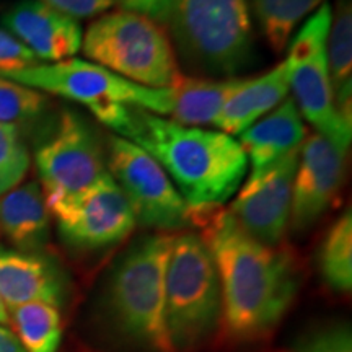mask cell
Returning <instances> with one entry per match:
<instances>
[{"instance_id": "16", "label": "cell", "mask_w": 352, "mask_h": 352, "mask_svg": "<svg viewBox=\"0 0 352 352\" xmlns=\"http://www.w3.org/2000/svg\"><path fill=\"white\" fill-rule=\"evenodd\" d=\"M290 70L287 60L256 78H243L220 109L214 126L228 135H240L287 98Z\"/></svg>"}, {"instance_id": "7", "label": "cell", "mask_w": 352, "mask_h": 352, "mask_svg": "<svg viewBox=\"0 0 352 352\" xmlns=\"http://www.w3.org/2000/svg\"><path fill=\"white\" fill-rule=\"evenodd\" d=\"M8 80L76 101L94 114L103 107L122 103L145 111L168 114V88H148L126 80L91 60L67 59L60 63L36 64L16 72L0 74Z\"/></svg>"}, {"instance_id": "10", "label": "cell", "mask_w": 352, "mask_h": 352, "mask_svg": "<svg viewBox=\"0 0 352 352\" xmlns=\"http://www.w3.org/2000/svg\"><path fill=\"white\" fill-rule=\"evenodd\" d=\"M34 164L46 206L80 195L108 173L95 131L72 109L60 113L54 129L38 145Z\"/></svg>"}, {"instance_id": "28", "label": "cell", "mask_w": 352, "mask_h": 352, "mask_svg": "<svg viewBox=\"0 0 352 352\" xmlns=\"http://www.w3.org/2000/svg\"><path fill=\"white\" fill-rule=\"evenodd\" d=\"M39 2L78 21L103 15L116 3V0H39Z\"/></svg>"}, {"instance_id": "2", "label": "cell", "mask_w": 352, "mask_h": 352, "mask_svg": "<svg viewBox=\"0 0 352 352\" xmlns=\"http://www.w3.org/2000/svg\"><path fill=\"white\" fill-rule=\"evenodd\" d=\"M114 132L155 158L196 219L230 199L248 168L239 140L226 132L182 126L135 107H127Z\"/></svg>"}, {"instance_id": "19", "label": "cell", "mask_w": 352, "mask_h": 352, "mask_svg": "<svg viewBox=\"0 0 352 352\" xmlns=\"http://www.w3.org/2000/svg\"><path fill=\"white\" fill-rule=\"evenodd\" d=\"M243 78H192L179 76L168 87V120L182 126H214L220 109Z\"/></svg>"}, {"instance_id": "1", "label": "cell", "mask_w": 352, "mask_h": 352, "mask_svg": "<svg viewBox=\"0 0 352 352\" xmlns=\"http://www.w3.org/2000/svg\"><path fill=\"white\" fill-rule=\"evenodd\" d=\"M196 223L217 266L226 333L240 342L263 340L287 315L300 289L296 258L253 239L228 210H209Z\"/></svg>"}, {"instance_id": "9", "label": "cell", "mask_w": 352, "mask_h": 352, "mask_svg": "<svg viewBox=\"0 0 352 352\" xmlns=\"http://www.w3.org/2000/svg\"><path fill=\"white\" fill-rule=\"evenodd\" d=\"M107 165L142 226L166 233L195 223V212L170 176L139 145L120 135L108 138Z\"/></svg>"}, {"instance_id": "4", "label": "cell", "mask_w": 352, "mask_h": 352, "mask_svg": "<svg viewBox=\"0 0 352 352\" xmlns=\"http://www.w3.org/2000/svg\"><path fill=\"white\" fill-rule=\"evenodd\" d=\"M165 316L175 352L196 351L222 320L217 266L196 233L175 235L165 274Z\"/></svg>"}, {"instance_id": "3", "label": "cell", "mask_w": 352, "mask_h": 352, "mask_svg": "<svg viewBox=\"0 0 352 352\" xmlns=\"http://www.w3.org/2000/svg\"><path fill=\"white\" fill-rule=\"evenodd\" d=\"M175 235L135 241L116 263L104 292V311L126 342L142 352H175L165 316V274Z\"/></svg>"}, {"instance_id": "22", "label": "cell", "mask_w": 352, "mask_h": 352, "mask_svg": "<svg viewBox=\"0 0 352 352\" xmlns=\"http://www.w3.org/2000/svg\"><path fill=\"white\" fill-rule=\"evenodd\" d=\"M320 272L334 292L349 294L352 289V212L347 209L329 227L320 246Z\"/></svg>"}, {"instance_id": "6", "label": "cell", "mask_w": 352, "mask_h": 352, "mask_svg": "<svg viewBox=\"0 0 352 352\" xmlns=\"http://www.w3.org/2000/svg\"><path fill=\"white\" fill-rule=\"evenodd\" d=\"M168 26L192 67L233 76L250 63L253 30L248 0H178Z\"/></svg>"}, {"instance_id": "27", "label": "cell", "mask_w": 352, "mask_h": 352, "mask_svg": "<svg viewBox=\"0 0 352 352\" xmlns=\"http://www.w3.org/2000/svg\"><path fill=\"white\" fill-rule=\"evenodd\" d=\"M36 64H39V59L20 39L0 28V74L16 72Z\"/></svg>"}, {"instance_id": "11", "label": "cell", "mask_w": 352, "mask_h": 352, "mask_svg": "<svg viewBox=\"0 0 352 352\" xmlns=\"http://www.w3.org/2000/svg\"><path fill=\"white\" fill-rule=\"evenodd\" d=\"M64 241L83 252L109 248L134 232V210L107 173L80 195L47 206Z\"/></svg>"}, {"instance_id": "17", "label": "cell", "mask_w": 352, "mask_h": 352, "mask_svg": "<svg viewBox=\"0 0 352 352\" xmlns=\"http://www.w3.org/2000/svg\"><path fill=\"white\" fill-rule=\"evenodd\" d=\"M305 139L307 127L302 114L292 98H285L270 114L241 132L239 144L253 170H259L298 151Z\"/></svg>"}, {"instance_id": "31", "label": "cell", "mask_w": 352, "mask_h": 352, "mask_svg": "<svg viewBox=\"0 0 352 352\" xmlns=\"http://www.w3.org/2000/svg\"><path fill=\"white\" fill-rule=\"evenodd\" d=\"M0 324L2 327H8L10 323V314H8V308L6 303H3L2 298H0Z\"/></svg>"}, {"instance_id": "23", "label": "cell", "mask_w": 352, "mask_h": 352, "mask_svg": "<svg viewBox=\"0 0 352 352\" xmlns=\"http://www.w3.org/2000/svg\"><path fill=\"white\" fill-rule=\"evenodd\" d=\"M323 3L324 0H253V8L264 38L279 54L289 46L298 23Z\"/></svg>"}, {"instance_id": "30", "label": "cell", "mask_w": 352, "mask_h": 352, "mask_svg": "<svg viewBox=\"0 0 352 352\" xmlns=\"http://www.w3.org/2000/svg\"><path fill=\"white\" fill-rule=\"evenodd\" d=\"M0 352H26L16 334L2 324H0Z\"/></svg>"}, {"instance_id": "5", "label": "cell", "mask_w": 352, "mask_h": 352, "mask_svg": "<svg viewBox=\"0 0 352 352\" xmlns=\"http://www.w3.org/2000/svg\"><path fill=\"white\" fill-rule=\"evenodd\" d=\"M91 63L148 88H168L182 76L164 26L138 13L118 10L88 25L82 47Z\"/></svg>"}, {"instance_id": "20", "label": "cell", "mask_w": 352, "mask_h": 352, "mask_svg": "<svg viewBox=\"0 0 352 352\" xmlns=\"http://www.w3.org/2000/svg\"><path fill=\"white\" fill-rule=\"evenodd\" d=\"M327 59L334 108L352 127V3L336 0L327 39Z\"/></svg>"}, {"instance_id": "29", "label": "cell", "mask_w": 352, "mask_h": 352, "mask_svg": "<svg viewBox=\"0 0 352 352\" xmlns=\"http://www.w3.org/2000/svg\"><path fill=\"white\" fill-rule=\"evenodd\" d=\"M122 10L138 13L158 25H170L178 0H118Z\"/></svg>"}, {"instance_id": "18", "label": "cell", "mask_w": 352, "mask_h": 352, "mask_svg": "<svg viewBox=\"0 0 352 352\" xmlns=\"http://www.w3.org/2000/svg\"><path fill=\"white\" fill-rule=\"evenodd\" d=\"M51 212L39 183L19 184L0 196V232L20 252H39L50 240Z\"/></svg>"}, {"instance_id": "14", "label": "cell", "mask_w": 352, "mask_h": 352, "mask_svg": "<svg viewBox=\"0 0 352 352\" xmlns=\"http://www.w3.org/2000/svg\"><path fill=\"white\" fill-rule=\"evenodd\" d=\"M2 25L46 63L72 59L82 47L80 23L39 0L16 2L2 15Z\"/></svg>"}, {"instance_id": "26", "label": "cell", "mask_w": 352, "mask_h": 352, "mask_svg": "<svg viewBox=\"0 0 352 352\" xmlns=\"http://www.w3.org/2000/svg\"><path fill=\"white\" fill-rule=\"evenodd\" d=\"M294 352H352L349 323H329L311 329L297 341Z\"/></svg>"}, {"instance_id": "12", "label": "cell", "mask_w": 352, "mask_h": 352, "mask_svg": "<svg viewBox=\"0 0 352 352\" xmlns=\"http://www.w3.org/2000/svg\"><path fill=\"white\" fill-rule=\"evenodd\" d=\"M298 152L253 170L228 209L240 227L264 245L279 246L289 228Z\"/></svg>"}, {"instance_id": "24", "label": "cell", "mask_w": 352, "mask_h": 352, "mask_svg": "<svg viewBox=\"0 0 352 352\" xmlns=\"http://www.w3.org/2000/svg\"><path fill=\"white\" fill-rule=\"evenodd\" d=\"M50 108L41 91L0 76V122L19 127L41 120Z\"/></svg>"}, {"instance_id": "15", "label": "cell", "mask_w": 352, "mask_h": 352, "mask_svg": "<svg viewBox=\"0 0 352 352\" xmlns=\"http://www.w3.org/2000/svg\"><path fill=\"white\" fill-rule=\"evenodd\" d=\"M67 292V277L51 258L0 246V298L8 310L30 302L59 307Z\"/></svg>"}, {"instance_id": "21", "label": "cell", "mask_w": 352, "mask_h": 352, "mask_svg": "<svg viewBox=\"0 0 352 352\" xmlns=\"http://www.w3.org/2000/svg\"><path fill=\"white\" fill-rule=\"evenodd\" d=\"M16 338L26 352H57L63 341V316L59 307L30 302L8 310Z\"/></svg>"}, {"instance_id": "25", "label": "cell", "mask_w": 352, "mask_h": 352, "mask_svg": "<svg viewBox=\"0 0 352 352\" xmlns=\"http://www.w3.org/2000/svg\"><path fill=\"white\" fill-rule=\"evenodd\" d=\"M30 165L32 158L19 127L0 122V196L23 182Z\"/></svg>"}, {"instance_id": "8", "label": "cell", "mask_w": 352, "mask_h": 352, "mask_svg": "<svg viewBox=\"0 0 352 352\" xmlns=\"http://www.w3.org/2000/svg\"><path fill=\"white\" fill-rule=\"evenodd\" d=\"M331 6L324 2L308 19L289 47L285 57L290 70L294 103L302 118L315 126L318 134L334 145L349 151L352 127L347 126L334 108L329 80L327 39L331 25Z\"/></svg>"}, {"instance_id": "13", "label": "cell", "mask_w": 352, "mask_h": 352, "mask_svg": "<svg viewBox=\"0 0 352 352\" xmlns=\"http://www.w3.org/2000/svg\"><path fill=\"white\" fill-rule=\"evenodd\" d=\"M346 155V151L318 132L303 140L292 184V230H308L331 208L344 184Z\"/></svg>"}]
</instances>
